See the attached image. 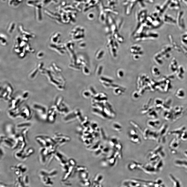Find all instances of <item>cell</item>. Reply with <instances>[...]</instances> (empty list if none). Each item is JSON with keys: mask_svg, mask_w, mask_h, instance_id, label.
<instances>
[{"mask_svg": "<svg viewBox=\"0 0 187 187\" xmlns=\"http://www.w3.org/2000/svg\"><path fill=\"white\" fill-rule=\"evenodd\" d=\"M13 89L10 86H5L1 88V97L6 101H8L11 99Z\"/></svg>", "mask_w": 187, "mask_h": 187, "instance_id": "obj_1", "label": "cell"}, {"mask_svg": "<svg viewBox=\"0 0 187 187\" xmlns=\"http://www.w3.org/2000/svg\"><path fill=\"white\" fill-rule=\"evenodd\" d=\"M168 128V125L165 123L162 125L158 133L159 134V138L158 140V142L159 143H164L166 142V135Z\"/></svg>", "mask_w": 187, "mask_h": 187, "instance_id": "obj_2", "label": "cell"}, {"mask_svg": "<svg viewBox=\"0 0 187 187\" xmlns=\"http://www.w3.org/2000/svg\"><path fill=\"white\" fill-rule=\"evenodd\" d=\"M20 111H19V110L18 112H15V114L17 113V114L16 115V117L18 114V113L19 116L22 117L24 119L27 120L29 119L31 116V111L29 108V107L27 106H24L22 108ZM15 116V117H16Z\"/></svg>", "mask_w": 187, "mask_h": 187, "instance_id": "obj_3", "label": "cell"}, {"mask_svg": "<svg viewBox=\"0 0 187 187\" xmlns=\"http://www.w3.org/2000/svg\"><path fill=\"white\" fill-rule=\"evenodd\" d=\"M180 140L177 138H175L171 140L170 142L169 147L173 153L176 154L177 152V149L180 145Z\"/></svg>", "mask_w": 187, "mask_h": 187, "instance_id": "obj_4", "label": "cell"}, {"mask_svg": "<svg viewBox=\"0 0 187 187\" xmlns=\"http://www.w3.org/2000/svg\"><path fill=\"white\" fill-rule=\"evenodd\" d=\"M184 12L183 11H179L177 13L176 21V24L179 27L185 26V21L184 20Z\"/></svg>", "mask_w": 187, "mask_h": 187, "instance_id": "obj_5", "label": "cell"}, {"mask_svg": "<svg viewBox=\"0 0 187 187\" xmlns=\"http://www.w3.org/2000/svg\"><path fill=\"white\" fill-rule=\"evenodd\" d=\"M186 130V127L182 126L178 129L170 131L168 133L170 135L175 136L176 138L180 140L181 135L184 131Z\"/></svg>", "mask_w": 187, "mask_h": 187, "instance_id": "obj_6", "label": "cell"}, {"mask_svg": "<svg viewBox=\"0 0 187 187\" xmlns=\"http://www.w3.org/2000/svg\"><path fill=\"white\" fill-rule=\"evenodd\" d=\"M129 136L130 141L134 144H139L141 143V139L138 133Z\"/></svg>", "mask_w": 187, "mask_h": 187, "instance_id": "obj_7", "label": "cell"}, {"mask_svg": "<svg viewBox=\"0 0 187 187\" xmlns=\"http://www.w3.org/2000/svg\"><path fill=\"white\" fill-rule=\"evenodd\" d=\"M172 100L170 98H167L164 101L162 105V108L166 111H170Z\"/></svg>", "mask_w": 187, "mask_h": 187, "instance_id": "obj_8", "label": "cell"}, {"mask_svg": "<svg viewBox=\"0 0 187 187\" xmlns=\"http://www.w3.org/2000/svg\"><path fill=\"white\" fill-rule=\"evenodd\" d=\"M163 20L164 22L168 24H176V20L171 16L167 14L164 15Z\"/></svg>", "mask_w": 187, "mask_h": 187, "instance_id": "obj_9", "label": "cell"}, {"mask_svg": "<svg viewBox=\"0 0 187 187\" xmlns=\"http://www.w3.org/2000/svg\"><path fill=\"white\" fill-rule=\"evenodd\" d=\"M161 122L158 119L149 120L148 122V125L152 128H157L160 125Z\"/></svg>", "mask_w": 187, "mask_h": 187, "instance_id": "obj_10", "label": "cell"}, {"mask_svg": "<svg viewBox=\"0 0 187 187\" xmlns=\"http://www.w3.org/2000/svg\"><path fill=\"white\" fill-rule=\"evenodd\" d=\"M176 166L183 168L187 172V161L184 160H177L175 161Z\"/></svg>", "mask_w": 187, "mask_h": 187, "instance_id": "obj_11", "label": "cell"}, {"mask_svg": "<svg viewBox=\"0 0 187 187\" xmlns=\"http://www.w3.org/2000/svg\"><path fill=\"white\" fill-rule=\"evenodd\" d=\"M179 1L177 0H171L170 2L168 7L171 9L177 10L180 8Z\"/></svg>", "mask_w": 187, "mask_h": 187, "instance_id": "obj_12", "label": "cell"}, {"mask_svg": "<svg viewBox=\"0 0 187 187\" xmlns=\"http://www.w3.org/2000/svg\"><path fill=\"white\" fill-rule=\"evenodd\" d=\"M175 95L177 98L183 99L185 98L186 93L185 90L183 89L180 88L176 90Z\"/></svg>", "mask_w": 187, "mask_h": 187, "instance_id": "obj_13", "label": "cell"}, {"mask_svg": "<svg viewBox=\"0 0 187 187\" xmlns=\"http://www.w3.org/2000/svg\"><path fill=\"white\" fill-rule=\"evenodd\" d=\"M123 185L126 187H140L142 185L141 183L135 181H128L124 182Z\"/></svg>", "mask_w": 187, "mask_h": 187, "instance_id": "obj_14", "label": "cell"}, {"mask_svg": "<svg viewBox=\"0 0 187 187\" xmlns=\"http://www.w3.org/2000/svg\"><path fill=\"white\" fill-rule=\"evenodd\" d=\"M169 177L171 181H172L174 186L175 187H180L181 184L179 181L172 174H169Z\"/></svg>", "mask_w": 187, "mask_h": 187, "instance_id": "obj_15", "label": "cell"}, {"mask_svg": "<svg viewBox=\"0 0 187 187\" xmlns=\"http://www.w3.org/2000/svg\"><path fill=\"white\" fill-rule=\"evenodd\" d=\"M164 119L166 121L172 120L173 114L172 111H166L163 115Z\"/></svg>", "mask_w": 187, "mask_h": 187, "instance_id": "obj_16", "label": "cell"}, {"mask_svg": "<svg viewBox=\"0 0 187 187\" xmlns=\"http://www.w3.org/2000/svg\"><path fill=\"white\" fill-rule=\"evenodd\" d=\"M163 161L160 159L155 164L154 166L157 171H158L160 170L161 168H163Z\"/></svg>", "mask_w": 187, "mask_h": 187, "instance_id": "obj_17", "label": "cell"}, {"mask_svg": "<svg viewBox=\"0 0 187 187\" xmlns=\"http://www.w3.org/2000/svg\"><path fill=\"white\" fill-rule=\"evenodd\" d=\"M41 177L42 181L43 183L46 185H52V183L50 179L47 176L43 175Z\"/></svg>", "mask_w": 187, "mask_h": 187, "instance_id": "obj_18", "label": "cell"}, {"mask_svg": "<svg viewBox=\"0 0 187 187\" xmlns=\"http://www.w3.org/2000/svg\"><path fill=\"white\" fill-rule=\"evenodd\" d=\"M113 129L118 132H120L122 130V128L120 125L117 123H115L113 124Z\"/></svg>", "mask_w": 187, "mask_h": 187, "instance_id": "obj_19", "label": "cell"}, {"mask_svg": "<svg viewBox=\"0 0 187 187\" xmlns=\"http://www.w3.org/2000/svg\"><path fill=\"white\" fill-rule=\"evenodd\" d=\"M129 169L130 170L133 171L135 170L138 168L137 163L135 162L130 163L129 164L128 166Z\"/></svg>", "mask_w": 187, "mask_h": 187, "instance_id": "obj_20", "label": "cell"}, {"mask_svg": "<svg viewBox=\"0 0 187 187\" xmlns=\"http://www.w3.org/2000/svg\"><path fill=\"white\" fill-rule=\"evenodd\" d=\"M34 152V150L32 148H29V149H28L26 151L25 153H24V155L23 156L22 158H24L26 157H28L29 156L31 155Z\"/></svg>", "mask_w": 187, "mask_h": 187, "instance_id": "obj_21", "label": "cell"}, {"mask_svg": "<svg viewBox=\"0 0 187 187\" xmlns=\"http://www.w3.org/2000/svg\"><path fill=\"white\" fill-rule=\"evenodd\" d=\"M149 116V117L154 119H157L158 117V115L156 111L153 110L150 112Z\"/></svg>", "mask_w": 187, "mask_h": 187, "instance_id": "obj_22", "label": "cell"}, {"mask_svg": "<svg viewBox=\"0 0 187 187\" xmlns=\"http://www.w3.org/2000/svg\"><path fill=\"white\" fill-rule=\"evenodd\" d=\"M180 140L186 141L187 140V131L186 130L184 131L181 135Z\"/></svg>", "mask_w": 187, "mask_h": 187, "instance_id": "obj_23", "label": "cell"}, {"mask_svg": "<svg viewBox=\"0 0 187 187\" xmlns=\"http://www.w3.org/2000/svg\"><path fill=\"white\" fill-rule=\"evenodd\" d=\"M30 124L29 123H25L20 124L19 125L17 126V127L18 128H23L29 126H30Z\"/></svg>", "mask_w": 187, "mask_h": 187, "instance_id": "obj_24", "label": "cell"}, {"mask_svg": "<svg viewBox=\"0 0 187 187\" xmlns=\"http://www.w3.org/2000/svg\"><path fill=\"white\" fill-rule=\"evenodd\" d=\"M23 181V183L25 184V185L28 184L29 181H28V176H27L26 175L24 177Z\"/></svg>", "mask_w": 187, "mask_h": 187, "instance_id": "obj_25", "label": "cell"}, {"mask_svg": "<svg viewBox=\"0 0 187 187\" xmlns=\"http://www.w3.org/2000/svg\"><path fill=\"white\" fill-rule=\"evenodd\" d=\"M182 1L187 7V0H182Z\"/></svg>", "mask_w": 187, "mask_h": 187, "instance_id": "obj_26", "label": "cell"}, {"mask_svg": "<svg viewBox=\"0 0 187 187\" xmlns=\"http://www.w3.org/2000/svg\"><path fill=\"white\" fill-rule=\"evenodd\" d=\"M184 154L187 157V151H185L184 152Z\"/></svg>", "mask_w": 187, "mask_h": 187, "instance_id": "obj_27", "label": "cell"}, {"mask_svg": "<svg viewBox=\"0 0 187 187\" xmlns=\"http://www.w3.org/2000/svg\"><path fill=\"white\" fill-rule=\"evenodd\" d=\"M120 75L121 76H123V73L122 72H120Z\"/></svg>", "mask_w": 187, "mask_h": 187, "instance_id": "obj_28", "label": "cell"}, {"mask_svg": "<svg viewBox=\"0 0 187 187\" xmlns=\"http://www.w3.org/2000/svg\"><path fill=\"white\" fill-rule=\"evenodd\" d=\"M178 0L179 1H181L182 0Z\"/></svg>", "mask_w": 187, "mask_h": 187, "instance_id": "obj_29", "label": "cell"}, {"mask_svg": "<svg viewBox=\"0 0 187 187\" xmlns=\"http://www.w3.org/2000/svg\"><path fill=\"white\" fill-rule=\"evenodd\" d=\"M2 0L3 1H5V0Z\"/></svg>", "mask_w": 187, "mask_h": 187, "instance_id": "obj_30", "label": "cell"}]
</instances>
